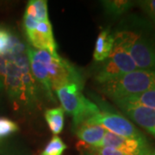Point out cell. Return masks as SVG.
Returning a JSON list of instances; mask_svg holds the SVG:
<instances>
[{
	"mask_svg": "<svg viewBox=\"0 0 155 155\" xmlns=\"http://www.w3.org/2000/svg\"><path fill=\"white\" fill-rule=\"evenodd\" d=\"M115 42L131 56L139 70L155 71V46L133 31H120L114 35Z\"/></svg>",
	"mask_w": 155,
	"mask_h": 155,
	"instance_id": "5",
	"label": "cell"
},
{
	"mask_svg": "<svg viewBox=\"0 0 155 155\" xmlns=\"http://www.w3.org/2000/svg\"><path fill=\"white\" fill-rule=\"evenodd\" d=\"M78 148L84 155H125L121 152L107 147L90 146L80 141L78 144Z\"/></svg>",
	"mask_w": 155,
	"mask_h": 155,
	"instance_id": "18",
	"label": "cell"
},
{
	"mask_svg": "<svg viewBox=\"0 0 155 155\" xmlns=\"http://www.w3.org/2000/svg\"><path fill=\"white\" fill-rule=\"evenodd\" d=\"M147 155H155V150L154 151H153V152H151V151H150L149 153H147Z\"/></svg>",
	"mask_w": 155,
	"mask_h": 155,
	"instance_id": "24",
	"label": "cell"
},
{
	"mask_svg": "<svg viewBox=\"0 0 155 155\" xmlns=\"http://www.w3.org/2000/svg\"><path fill=\"white\" fill-rule=\"evenodd\" d=\"M142 10L155 22V0H143L137 2Z\"/></svg>",
	"mask_w": 155,
	"mask_h": 155,
	"instance_id": "21",
	"label": "cell"
},
{
	"mask_svg": "<svg viewBox=\"0 0 155 155\" xmlns=\"http://www.w3.org/2000/svg\"><path fill=\"white\" fill-rule=\"evenodd\" d=\"M84 122L98 124L110 133L125 138H142L143 134L124 116L111 111H101Z\"/></svg>",
	"mask_w": 155,
	"mask_h": 155,
	"instance_id": "7",
	"label": "cell"
},
{
	"mask_svg": "<svg viewBox=\"0 0 155 155\" xmlns=\"http://www.w3.org/2000/svg\"><path fill=\"white\" fill-rule=\"evenodd\" d=\"M5 148H4V147H3V143L2 142H0V153L2 154V153H5Z\"/></svg>",
	"mask_w": 155,
	"mask_h": 155,
	"instance_id": "23",
	"label": "cell"
},
{
	"mask_svg": "<svg viewBox=\"0 0 155 155\" xmlns=\"http://www.w3.org/2000/svg\"><path fill=\"white\" fill-rule=\"evenodd\" d=\"M0 78L15 110H31L37 106L38 87L22 42L10 53L0 55Z\"/></svg>",
	"mask_w": 155,
	"mask_h": 155,
	"instance_id": "1",
	"label": "cell"
},
{
	"mask_svg": "<svg viewBox=\"0 0 155 155\" xmlns=\"http://www.w3.org/2000/svg\"><path fill=\"white\" fill-rule=\"evenodd\" d=\"M23 17L35 22L49 20L48 12V2L46 0H31L27 5Z\"/></svg>",
	"mask_w": 155,
	"mask_h": 155,
	"instance_id": "14",
	"label": "cell"
},
{
	"mask_svg": "<svg viewBox=\"0 0 155 155\" xmlns=\"http://www.w3.org/2000/svg\"><path fill=\"white\" fill-rule=\"evenodd\" d=\"M4 91H5V89H4L3 82H2V80H1V78H0V93H2Z\"/></svg>",
	"mask_w": 155,
	"mask_h": 155,
	"instance_id": "22",
	"label": "cell"
},
{
	"mask_svg": "<svg viewBox=\"0 0 155 155\" xmlns=\"http://www.w3.org/2000/svg\"><path fill=\"white\" fill-rule=\"evenodd\" d=\"M96 147H107L125 155H147L150 152L147 141L142 138H125L107 131L104 139Z\"/></svg>",
	"mask_w": 155,
	"mask_h": 155,
	"instance_id": "8",
	"label": "cell"
},
{
	"mask_svg": "<svg viewBox=\"0 0 155 155\" xmlns=\"http://www.w3.org/2000/svg\"><path fill=\"white\" fill-rule=\"evenodd\" d=\"M135 70H138V68L131 56L122 47L115 42L108 59L101 62L97 68L95 79L101 84Z\"/></svg>",
	"mask_w": 155,
	"mask_h": 155,
	"instance_id": "6",
	"label": "cell"
},
{
	"mask_svg": "<svg viewBox=\"0 0 155 155\" xmlns=\"http://www.w3.org/2000/svg\"><path fill=\"white\" fill-rule=\"evenodd\" d=\"M19 130L17 123L9 118L0 117V142Z\"/></svg>",
	"mask_w": 155,
	"mask_h": 155,
	"instance_id": "20",
	"label": "cell"
},
{
	"mask_svg": "<svg viewBox=\"0 0 155 155\" xmlns=\"http://www.w3.org/2000/svg\"><path fill=\"white\" fill-rule=\"evenodd\" d=\"M65 111L61 107H56L48 109L45 112V119L48 123L50 130L54 135H58L63 130L65 121H64Z\"/></svg>",
	"mask_w": 155,
	"mask_h": 155,
	"instance_id": "15",
	"label": "cell"
},
{
	"mask_svg": "<svg viewBox=\"0 0 155 155\" xmlns=\"http://www.w3.org/2000/svg\"><path fill=\"white\" fill-rule=\"evenodd\" d=\"M101 3L105 14L110 17L122 16L134 5V2L127 0H105Z\"/></svg>",
	"mask_w": 155,
	"mask_h": 155,
	"instance_id": "17",
	"label": "cell"
},
{
	"mask_svg": "<svg viewBox=\"0 0 155 155\" xmlns=\"http://www.w3.org/2000/svg\"><path fill=\"white\" fill-rule=\"evenodd\" d=\"M22 43L20 39L9 28L0 24V55H4L15 49Z\"/></svg>",
	"mask_w": 155,
	"mask_h": 155,
	"instance_id": "16",
	"label": "cell"
},
{
	"mask_svg": "<svg viewBox=\"0 0 155 155\" xmlns=\"http://www.w3.org/2000/svg\"><path fill=\"white\" fill-rule=\"evenodd\" d=\"M121 109L134 122L155 136V109L143 106H127Z\"/></svg>",
	"mask_w": 155,
	"mask_h": 155,
	"instance_id": "10",
	"label": "cell"
},
{
	"mask_svg": "<svg viewBox=\"0 0 155 155\" xmlns=\"http://www.w3.org/2000/svg\"><path fill=\"white\" fill-rule=\"evenodd\" d=\"M25 33L32 48L47 51L54 56L59 55L49 20L37 22L33 28L25 30Z\"/></svg>",
	"mask_w": 155,
	"mask_h": 155,
	"instance_id": "9",
	"label": "cell"
},
{
	"mask_svg": "<svg viewBox=\"0 0 155 155\" xmlns=\"http://www.w3.org/2000/svg\"><path fill=\"white\" fill-rule=\"evenodd\" d=\"M115 43V37L109 28L102 30L98 35L93 53V59L96 62H103L110 54Z\"/></svg>",
	"mask_w": 155,
	"mask_h": 155,
	"instance_id": "12",
	"label": "cell"
},
{
	"mask_svg": "<svg viewBox=\"0 0 155 155\" xmlns=\"http://www.w3.org/2000/svg\"><path fill=\"white\" fill-rule=\"evenodd\" d=\"M82 88L83 86L78 84L70 83L55 90L61 108L72 116L73 127L88 121L100 112L98 106L84 96Z\"/></svg>",
	"mask_w": 155,
	"mask_h": 155,
	"instance_id": "4",
	"label": "cell"
},
{
	"mask_svg": "<svg viewBox=\"0 0 155 155\" xmlns=\"http://www.w3.org/2000/svg\"><path fill=\"white\" fill-rule=\"evenodd\" d=\"M99 89L113 101L155 90V71L135 70L101 84Z\"/></svg>",
	"mask_w": 155,
	"mask_h": 155,
	"instance_id": "3",
	"label": "cell"
},
{
	"mask_svg": "<svg viewBox=\"0 0 155 155\" xmlns=\"http://www.w3.org/2000/svg\"><path fill=\"white\" fill-rule=\"evenodd\" d=\"M118 107L127 106H143L155 109V90L147 91L142 93L132 95L122 98L114 100Z\"/></svg>",
	"mask_w": 155,
	"mask_h": 155,
	"instance_id": "13",
	"label": "cell"
},
{
	"mask_svg": "<svg viewBox=\"0 0 155 155\" xmlns=\"http://www.w3.org/2000/svg\"><path fill=\"white\" fill-rule=\"evenodd\" d=\"M67 145L58 135H54L41 155H62Z\"/></svg>",
	"mask_w": 155,
	"mask_h": 155,
	"instance_id": "19",
	"label": "cell"
},
{
	"mask_svg": "<svg viewBox=\"0 0 155 155\" xmlns=\"http://www.w3.org/2000/svg\"><path fill=\"white\" fill-rule=\"evenodd\" d=\"M78 138L82 142L90 146H97L105 135L106 130L104 127L98 124L83 122L78 127H74Z\"/></svg>",
	"mask_w": 155,
	"mask_h": 155,
	"instance_id": "11",
	"label": "cell"
},
{
	"mask_svg": "<svg viewBox=\"0 0 155 155\" xmlns=\"http://www.w3.org/2000/svg\"><path fill=\"white\" fill-rule=\"evenodd\" d=\"M30 71L51 100H54V91L67 84L76 83L83 86V79L74 66L60 55L26 47Z\"/></svg>",
	"mask_w": 155,
	"mask_h": 155,
	"instance_id": "2",
	"label": "cell"
}]
</instances>
